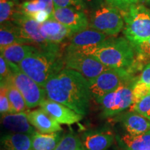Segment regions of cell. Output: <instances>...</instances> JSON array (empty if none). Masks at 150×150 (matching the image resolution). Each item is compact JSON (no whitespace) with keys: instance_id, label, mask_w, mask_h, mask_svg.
<instances>
[{"instance_id":"7","label":"cell","mask_w":150,"mask_h":150,"mask_svg":"<svg viewBox=\"0 0 150 150\" xmlns=\"http://www.w3.org/2000/svg\"><path fill=\"white\" fill-rule=\"evenodd\" d=\"M64 65L65 68L79 72L88 81L109 69L95 56L68 47L64 54Z\"/></svg>"},{"instance_id":"27","label":"cell","mask_w":150,"mask_h":150,"mask_svg":"<svg viewBox=\"0 0 150 150\" xmlns=\"http://www.w3.org/2000/svg\"><path fill=\"white\" fill-rule=\"evenodd\" d=\"M83 147L81 140L73 132L63 135L54 150H79Z\"/></svg>"},{"instance_id":"21","label":"cell","mask_w":150,"mask_h":150,"mask_svg":"<svg viewBox=\"0 0 150 150\" xmlns=\"http://www.w3.org/2000/svg\"><path fill=\"white\" fill-rule=\"evenodd\" d=\"M16 43L26 44L22 38L20 29L12 21L1 24L0 28V49Z\"/></svg>"},{"instance_id":"8","label":"cell","mask_w":150,"mask_h":150,"mask_svg":"<svg viewBox=\"0 0 150 150\" xmlns=\"http://www.w3.org/2000/svg\"><path fill=\"white\" fill-rule=\"evenodd\" d=\"M136 80L134 79L125 82L100 99L99 103L102 105L103 117L116 115L132 106L133 87Z\"/></svg>"},{"instance_id":"40","label":"cell","mask_w":150,"mask_h":150,"mask_svg":"<svg viewBox=\"0 0 150 150\" xmlns=\"http://www.w3.org/2000/svg\"><path fill=\"white\" fill-rule=\"evenodd\" d=\"M11 1H13V2L15 4H18V0H11Z\"/></svg>"},{"instance_id":"15","label":"cell","mask_w":150,"mask_h":150,"mask_svg":"<svg viewBox=\"0 0 150 150\" xmlns=\"http://www.w3.org/2000/svg\"><path fill=\"white\" fill-rule=\"evenodd\" d=\"M113 140V134L104 129L86 131L81 139L86 150H106L111 146Z\"/></svg>"},{"instance_id":"10","label":"cell","mask_w":150,"mask_h":150,"mask_svg":"<svg viewBox=\"0 0 150 150\" xmlns=\"http://www.w3.org/2000/svg\"><path fill=\"white\" fill-rule=\"evenodd\" d=\"M10 21H12L19 27L26 44L36 47L39 50L61 47V45L52 44L47 42L40 33V23L22 13L19 6Z\"/></svg>"},{"instance_id":"38","label":"cell","mask_w":150,"mask_h":150,"mask_svg":"<svg viewBox=\"0 0 150 150\" xmlns=\"http://www.w3.org/2000/svg\"><path fill=\"white\" fill-rule=\"evenodd\" d=\"M102 1L106 4H108L114 6H115V0H102Z\"/></svg>"},{"instance_id":"12","label":"cell","mask_w":150,"mask_h":150,"mask_svg":"<svg viewBox=\"0 0 150 150\" xmlns=\"http://www.w3.org/2000/svg\"><path fill=\"white\" fill-rule=\"evenodd\" d=\"M42 108L60 125H72L83 119L82 115L77 113L65 105L50 99H45L41 103Z\"/></svg>"},{"instance_id":"37","label":"cell","mask_w":150,"mask_h":150,"mask_svg":"<svg viewBox=\"0 0 150 150\" xmlns=\"http://www.w3.org/2000/svg\"><path fill=\"white\" fill-rule=\"evenodd\" d=\"M74 1H76L78 4H79L81 6V8L86 12L88 4L89 2H91L92 0H74Z\"/></svg>"},{"instance_id":"23","label":"cell","mask_w":150,"mask_h":150,"mask_svg":"<svg viewBox=\"0 0 150 150\" xmlns=\"http://www.w3.org/2000/svg\"><path fill=\"white\" fill-rule=\"evenodd\" d=\"M19 8L22 13L31 18L41 11H47L52 17L54 5L53 0H31L22 3Z\"/></svg>"},{"instance_id":"29","label":"cell","mask_w":150,"mask_h":150,"mask_svg":"<svg viewBox=\"0 0 150 150\" xmlns=\"http://www.w3.org/2000/svg\"><path fill=\"white\" fill-rule=\"evenodd\" d=\"M131 111H134L150 120V93L142 97L138 102L132 104Z\"/></svg>"},{"instance_id":"6","label":"cell","mask_w":150,"mask_h":150,"mask_svg":"<svg viewBox=\"0 0 150 150\" xmlns=\"http://www.w3.org/2000/svg\"><path fill=\"white\" fill-rule=\"evenodd\" d=\"M7 62L11 69L9 79L22 94L28 108L30 109L40 106L47 97L44 88L39 86L34 80L25 74L18 65Z\"/></svg>"},{"instance_id":"5","label":"cell","mask_w":150,"mask_h":150,"mask_svg":"<svg viewBox=\"0 0 150 150\" xmlns=\"http://www.w3.org/2000/svg\"><path fill=\"white\" fill-rule=\"evenodd\" d=\"M121 13L125 21L123 33L132 45L150 38V9L134 4Z\"/></svg>"},{"instance_id":"36","label":"cell","mask_w":150,"mask_h":150,"mask_svg":"<svg viewBox=\"0 0 150 150\" xmlns=\"http://www.w3.org/2000/svg\"><path fill=\"white\" fill-rule=\"evenodd\" d=\"M50 18H51V16H50L47 11H41L40 12L37 13L32 18L34 19L35 21L39 22V23L42 24L43 22H45L47 20H49Z\"/></svg>"},{"instance_id":"3","label":"cell","mask_w":150,"mask_h":150,"mask_svg":"<svg viewBox=\"0 0 150 150\" xmlns=\"http://www.w3.org/2000/svg\"><path fill=\"white\" fill-rule=\"evenodd\" d=\"M61 47L50 50H38L18 65L23 72L44 88L47 81L65 68Z\"/></svg>"},{"instance_id":"13","label":"cell","mask_w":150,"mask_h":150,"mask_svg":"<svg viewBox=\"0 0 150 150\" xmlns=\"http://www.w3.org/2000/svg\"><path fill=\"white\" fill-rule=\"evenodd\" d=\"M40 31L47 42L55 45L63 44L66 40H70L74 34L70 29L52 17L40 24Z\"/></svg>"},{"instance_id":"18","label":"cell","mask_w":150,"mask_h":150,"mask_svg":"<svg viewBox=\"0 0 150 150\" xmlns=\"http://www.w3.org/2000/svg\"><path fill=\"white\" fill-rule=\"evenodd\" d=\"M120 120L129 134L140 135L150 131V120L134 111L126 112Z\"/></svg>"},{"instance_id":"9","label":"cell","mask_w":150,"mask_h":150,"mask_svg":"<svg viewBox=\"0 0 150 150\" xmlns=\"http://www.w3.org/2000/svg\"><path fill=\"white\" fill-rule=\"evenodd\" d=\"M134 79L132 74L126 70L108 69L96 78L88 81L91 96L99 102L108 93Z\"/></svg>"},{"instance_id":"39","label":"cell","mask_w":150,"mask_h":150,"mask_svg":"<svg viewBox=\"0 0 150 150\" xmlns=\"http://www.w3.org/2000/svg\"><path fill=\"white\" fill-rule=\"evenodd\" d=\"M138 2L145 4L150 6V0H138Z\"/></svg>"},{"instance_id":"20","label":"cell","mask_w":150,"mask_h":150,"mask_svg":"<svg viewBox=\"0 0 150 150\" xmlns=\"http://www.w3.org/2000/svg\"><path fill=\"white\" fill-rule=\"evenodd\" d=\"M6 150H32V136L27 134H6L1 138Z\"/></svg>"},{"instance_id":"25","label":"cell","mask_w":150,"mask_h":150,"mask_svg":"<svg viewBox=\"0 0 150 150\" xmlns=\"http://www.w3.org/2000/svg\"><path fill=\"white\" fill-rule=\"evenodd\" d=\"M1 83L4 84L6 86L7 96L8 97L9 102L14 112L27 111L29 108L27 107L23 96L12 83V81L8 79L7 81Z\"/></svg>"},{"instance_id":"14","label":"cell","mask_w":150,"mask_h":150,"mask_svg":"<svg viewBox=\"0 0 150 150\" xmlns=\"http://www.w3.org/2000/svg\"><path fill=\"white\" fill-rule=\"evenodd\" d=\"M27 111L1 115V122L3 127L11 133L27 134L33 136L37 131L30 123Z\"/></svg>"},{"instance_id":"1","label":"cell","mask_w":150,"mask_h":150,"mask_svg":"<svg viewBox=\"0 0 150 150\" xmlns=\"http://www.w3.org/2000/svg\"><path fill=\"white\" fill-rule=\"evenodd\" d=\"M47 99L65 105L77 113L88 112L91 94L89 82L76 71L64 68L54 74L44 87Z\"/></svg>"},{"instance_id":"32","label":"cell","mask_w":150,"mask_h":150,"mask_svg":"<svg viewBox=\"0 0 150 150\" xmlns=\"http://www.w3.org/2000/svg\"><path fill=\"white\" fill-rule=\"evenodd\" d=\"M11 76V69L8 63L4 58L0 56V79L1 83H4L8 80Z\"/></svg>"},{"instance_id":"24","label":"cell","mask_w":150,"mask_h":150,"mask_svg":"<svg viewBox=\"0 0 150 150\" xmlns=\"http://www.w3.org/2000/svg\"><path fill=\"white\" fill-rule=\"evenodd\" d=\"M121 140L127 150H150V131L136 136L125 134Z\"/></svg>"},{"instance_id":"31","label":"cell","mask_w":150,"mask_h":150,"mask_svg":"<svg viewBox=\"0 0 150 150\" xmlns=\"http://www.w3.org/2000/svg\"><path fill=\"white\" fill-rule=\"evenodd\" d=\"M150 93V88L146 84L138 81V79L135 82L133 87V96H134V104L141 99L147 94Z\"/></svg>"},{"instance_id":"30","label":"cell","mask_w":150,"mask_h":150,"mask_svg":"<svg viewBox=\"0 0 150 150\" xmlns=\"http://www.w3.org/2000/svg\"><path fill=\"white\" fill-rule=\"evenodd\" d=\"M0 112H1V115L9 113H15L11 107L8 97L7 96L6 86L4 84L2 83H1V90H0Z\"/></svg>"},{"instance_id":"2","label":"cell","mask_w":150,"mask_h":150,"mask_svg":"<svg viewBox=\"0 0 150 150\" xmlns=\"http://www.w3.org/2000/svg\"><path fill=\"white\" fill-rule=\"evenodd\" d=\"M67 47L95 56L109 68L126 70L131 74L139 69L134 47L126 38L111 37L102 44L86 48Z\"/></svg>"},{"instance_id":"16","label":"cell","mask_w":150,"mask_h":150,"mask_svg":"<svg viewBox=\"0 0 150 150\" xmlns=\"http://www.w3.org/2000/svg\"><path fill=\"white\" fill-rule=\"evenodd\" d=\"M27 115L30 123L42 134H52L62 131L61 125L42 108L28 110Z\"/></svg>"},{"instance_id":"22","label":"cell","mask_w":150,"mask_h":150,"mask_svg":"<svg viewBox=\"0 0 150 150\" xmlns=\"http://www.w3.org/2000/svg\"><path fill=\"white\" fill-rule=\"evenodd\" d=\"M60 132L42 134L36 131L32 136V150H54L63 137Z\"/></svg>"},{"instance_id":"34","label":"cell","mask_w":150,"mask_h":150,"mask_svg":"<svg viewBox=\"0 0 150 150\" xmlns=\"http://www.w3.org/2000/svg\"><path fill=\"white\" fill-rule=\"evenodd\" d=\"M138 81L146 84L150 88V63L144 67L140 74V77L138 79Z\"/></svg>"},{"instance_id":"41","label":"cell","mask_w":150,"mask_h":150,"mask_svg":"<svg viewBox=\"0 0 150 150\" xmlns=\"http://www.w3.org/2000/svg\"><path fill=\"white\" fill-rule=\"evenodd\" d=\"M79 150H86V149H84V147H83H83H82L81 148V149H80Z\"/></svg>"},{"instance_id":"35","label":"cell","mask_w":150,"mask_h":150,"mask_svg":"<svg viewBox=\"0 0 150 150\" xmlns=\"http://www.w3.org/2000/svg\"><path fill=\"white\" fill-rule=\"evenodd\" d=\"M138 0H115V6L120 11H125L131 6L137 4Z\"/></svg>"},{"instance_id":"33","label":"cell","mask_w":150,"mask_h":150,"mask_svg":"<svg viewBox=\"0 0 150 150\" xmlns=\"http://www.w3.org/2000/svg\"><path fill=\"white\" fill-rule=\"evenodd\" d=\"M53 2L54 8H74L84 11L74 0H53Z\"/></svg>"},{"instance_id":"11","label":"cell","mask_w":150,"mask_h":150,"mask_svg":"<svg viewBox=\"0 0 150 150\" xmlns=\"http://www.w3.org/2000/svg\"><path fill=\"white\" fill-rule=\"evenodd\" d=\"M52 17L70 29L74 33L83 31L89 27L86 12L77 8H54Z\"/></svg>"},{"instance_id":"19","label":"cell","mask_w":150,"mask_h":150,"mask_svg":"<svg viewBox=\"0 0 150 150\" xmlns=\"http://www.w3.org/2000/svg\"><path fill=\"white\" fill-rule=\"evenodd\" d=\"M38 50L36 47L28 44L16 43L1 49V55L7 61L18 65L30 54Z\"/></svg>"},{"instance_id":"28","label":"cell","mask_w":150,"mask_h":150,"mask_svg":"<svg viewBox=\"0 0 150 150\" xmlns=\"http://www.w3.org/2000/svg\"><path fill=\"white\" fill-rule=\"evenodd\" d=\"M11 0H0V22L1 24L10 21L18 6Z\"/></svg>"},{"instance_id":"4","label":"cell","mask_w":150,"mask_h":150,"mask_svg":"<svg viewBox=\"0 0 150 150\" xmlns=\"http://www.w3.org/2000/svg\"><path fill=\"white\" fill-rule=\"evenodd\" d=\"M88 11L89 27L108 36H115L124 29L125 21L121 11L103 1H96Z\"/></svg>"},{"instance_id":"17","label":"cell","mask_w":150,"mask_h":150,"mask_svg":"<svg viewBox=\"0 0 150 150\" xmlns=\"http://www.w3.org/2000/svg\"><path fill=\"white\" fill-rule=\"evenodd\" d=\"M108 36L100 31L88 27L83 31L74 33L70 39L68 47L82 49L98 45L107 40Z\"/></svg>"},{"instance_id":"26","label":"cell","mask_w":150,"mask_h":150,"mask_svg":"<svg viewBox=\"0 0 150 150\" xmlns=\"http://www.w3.org/2000/svg\"><path fill=\"white\" fill-rule=\"evenodd\" d=\"M133 47L136 54V63L139 68L150 63V38Z\"/></svg>"}]
</instances>
